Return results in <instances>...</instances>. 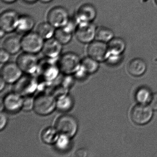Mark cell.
I'll return each mask as SVG.
<instances>
[{"label":"cell","mask_w":157,"mask_h":157,"mask_svg":"<svg viewBox=\"0 0 157 157\" xmlns=\"http://www.w3.org/2000/svg\"><path fill=\"white\" fill-rule=\"evenodd\" d=\"M56 98L52 94L41 93L34 99L33 110L37 114L47 115L56 108Z\"/></svg>","instance_id":"obj_1"},{"label":"cell","mask_w":157,"mask_h":157,"mask_svg":"<svg viewBox=\"0 0 157 157\" xmlns=\"http://www.w3.org/2000/svg\"><path fill=\"white\" fill-rule=\"evenodd\" d=\"M81 59L76 53L68 52L59 57L57 65L59 71L66 75L75 73L81 67Z\"/></svg>","instance_id":"obj_2"},{"label":"cell","mask_w":157,"mask_h":157,"mask_svg":"<svg viewBox=\"0 0 157 157\" xmlns=\"http://www.w3.org/2000/svg\"><path fill=\"white\" fill-rule=\"evenodd\" d=\"M55 127L59 135H64L71 138L77 133L78 125L74 117L71 115L64 114L56 119Z\"/></svg>","instance_id":"obj_3"},{"label":"cell","mask_w":157,"mask_h":157,"mask_svg":"<svg viewBox=\"0 0 157 157\" xmlns=\"http://www.w3.org/2000/svg\"><path fill=\"white\" fill-rule=\"evenodd\" d=\"M70 18L67 9L63 6L51 8L47 13V21L56 28L64 27Z\"/></svg>","instance_id":"obj_4"},{"label":"cell","mask_w":157,"mask_h":157,"mask_svg":"<svg viewBox=\"0 0 157 157\" xmlns=\"http://www.w3.org/2000/svg\"><path fill=\"white\" fill-rule=\"evenodd\" d=\"M44 40L36 33L31 32L21 38V48L24 52L36 54L42 51Z\"/></svg>","instance_id":"obj_5"},{"label":"cell","mask_w":157,"mask_h":157,"mask_svg":"<svg viewBox=\"0 0 157 157\" xmlns=\"http://www.w3.org/2000/svg\"><path fill=\"white\" fill-rule=\"evenodd\" d=\"M39 61L37 71L41 78L46 81L55 79L59 71L57 64H56L52 59L48 58Z\"/></svg>","instance_id":"obj_6"},{"label":"cell","mask_w":157,"mask_h":157,"mask_svg":"<svg viewBox=\"0 0 157 157\" xmlns=\"http://www.w3.org/2000/svg\"><path fill=\"white\" fill-rule=\"evenodd\" d=\"M96 16V8L93 4L90 3H83L80 5L74 15L78 25L93 23Z\"/></svg>","instance_id":"obj_7"},{"label":"cell","mask_w":157,"mask_h":157,"mask_svg":"<svg viewBox=\"0 0 157 157\" xmlns=\"http://www.w3.org/2000/svg\"><path fill=\"white\" fill-rule=\"evenodd\" d=\"M20 15L16 10H8L0 15V28L7 33L16 31Z\"/></svg>","instance_id":"obj_8"},{"label":"cell","mask_w":157,"mask_h":157,"mask_svg":"<svg viewBox=\"0 0 157 157\" xmlns=\"http://www.w3.org/2000/svg\"><path fill=\"white\" fill-rule=\"evenodd\" d=\"M96 28L93 23L78 25L74 35L79 42L88 44L95 40Z\"/></svg>","instance_id":"obj_9"},{"label":"cell","mask_w":157,"mask_h":157,"mask_svg":"<svg viewBox=\"0 0 157 157\" xmlns=\"http://www.w3.org/2000/svg\"><path fill=\"white\" fill-rule=\"evenodd\" d=\"M29 74L21 76L15 82L14 92L22 96L29 95L36 90L37 87V82Z\"/></svg>","instance_id":"obj_10"},{"label":"cell","mask_w":157,"mask_h":157,"mask_svg":"<svg viewBox=\"0 0 157 157\" xmlns=\"http://www.w3.org/2000/svg\"><path fill=\"white\" fill-rule=\"evenodd\" d=\"M153 109L146 104L137 105L133 107L131 111L132 121L138 125H144L148 123L153 116Z\"/></svg>","instance_id":"obj_11"},{"label":"cell","mask_w":157,"mask_h":157,"mask_svg":"<svg viewBox=\"0 0 157 157\" xmlns=\"http://www.w3.org/2000/svg\"><path fill=\"white\" fill-rule=\"evenodd\" d=\"M16 62L22 71L30 74L36 70L39 61L35 54L24 52L19 55Z\"/></svg>","instance_id":"obj_12"},{"label":"cell","mask_w":157,"mask_h":157,"mask_svg":"<svg viewBox=\"0 0 157 157\" xmlns=\"http://www.w3.org/2000/svg\"><path fill=\"white\" fill-rule=\"evenodd\" d=\"M87 52L89 56L98 62L103 61L108 57L109 51L107 44L94 40L88 44Z\"/></svg>","instance_id":"obj_13"},{"label":"cell","mask_w":157,"mask_h":157,"mask_svg":"<svg viewBox=\"0 0 157 157\" xmlns=\"http://www.w3.org/2000/svg\"><path fill=\"white\" fill-rule=\"evenodd\" d=\"M22 72L16 62H7L2 67L1 75L6 82L14 83L21 77Z\"/></svg>","instance_id":"obj_14"},{"label":"cell","mask_w":157,"mask_h":157,"mask_svg":"<svg viewBox=\"0 0 157 157\" xmlns=\"http://www.w3.org/2000/svg\"><path fill=\"white\" fill-rule=\"evenodd\" d=\"M2 100L4 109L9 113H17L22 108L23 98L15 92L8 94Z\"/></svg>","instance_id":"obj_15"},{"label":"cell","mask_w":157,"mask_h":157,"mask_svg":"<svg viewBox=\"0 0 157 157\" xmlns=\"http://www.w3.org/2000/svg\"><path fill=\"white\" fill-rule=\"evenodd\" d=\"M62 49L63 45L54 37H52L44 40L41 51L46 57L54 59L59 56Z\"/></svg>","instance_id":"obj_16"},{"label":"cell","mask_w":157,"mask_h":157,"mask_svg":"<svg viewBox=\"0 0 157 157\" xmlns=\"http://www.w3.org/2000/svg\"><path fill=\"white\" fill-rule=\"evenodd\" d=\"M2 48L10 55L17 54L21 48V38L18 36L11 35L6 37L2 43Z\"/></svg>","instance_id":"obj_17"},{"label":"cell","mask_w":157,"mask_h":157,"mask_svg":"<svg viewBox=\"0 0 157 157\" xmlns=\"http://www.w3.org/2000/svg\"><path fill=\"white\" fill-rule=\"evenodd\" d=\"M35 25L34 19L31 15L28 14L20 15L16 32L20 34H25L33 32Z\"/></svg>","instance_id":"obj_18"},{"label":"cell","mask_w":157,"mask_h":157,"mask_svg":"<svg viewBox=\"0 0 157 157\" xmlns=\"http://www.w3.org/2000/svg\"><path fill=\"white\" fill-rule=\"evenodd\" d=\"M147 65L143 59L136 58L132 59L128 65V72L132 76L140 77L146 72Z\"/></svg>","instance_id":"obj_19"},{"label":"cell","mask_w":157,"mask_h":157,"mask_svg":"<svg viewBox=\"0 0 157 157\" xmlns=\"http://www.w3.org/2000/svg\"><path fill=\"white\" fill-rule=\"evenodd\" d=\"M56 28L48 21L43 22L38 24L36 32L44 40L54 37Z\"/></svg>","instance_id":"obj_20"},{"label":"cell","mask_w":157,"mask_h":157,"mask_svg":"<svg viewBox=\"0 0 157 157\" xmlns=\"http://www.w3.org/2000/svg\"><path fill=\"white\" fill-rule=\"evenodd\" d=\"M107 44L109 51L108 54L121 55L125 48L124 41L118 37H113Z\"/></svg>","instance_id":"obj_21"},{"label":"cell","mask_w":157,"mask_h":157,"mask_svg":"<svg viewBox=\"0 0 157 157\" xmlns=\"http://www.w3.org/2000/svg\"><path fill=\"white\" fill-rule=\"evenodd\" d=\"M59 135L56 128L48 127L43 130L41 137L43 141L46 144H55Z\"/></svg>","instance_id":"obj_22"},{"label":"cell","mask_w":157,"mask_h":157,"mask_svg":"<svg viewBox=\"0 0 157 157\" xmlns=\"http://www.w3.org/2000/svg\"><path fill=\"white\" fill-rule=\"evenodd\" d=\"M113 36V31L107 27L100 26L96 28L95 40L107 44Z\"/></svg>","instance_id":"obj_23"},{"label":"cell","mask_w":157,"mask_h":157,"mask_svg":"<svg viewBox=\"0 0 157 157\" xmlns=\"http://www.w3.org/2000/svg\"><path fill=\"white\" fill-rule=\"evenodd\" d=\"M56 108L61 112L70 111L73 106V100L71 95L66 94L57 98Z\"/></svg>","instance_id":"obj_24"},{"label":"cell","mask_w":157,"mask_h":157,"mask_svg":"<svg viewBox=\"0 0 157 157\" xmlns=\"http://www.w3.org/2000/svg\"><path fill=\"white\" fill-rule=\"evenodd\" d=\"M98 61L88 56L81 59V67L87 73H94L99 68Z\"/></svg>","instance_id":"obj_25"},{"label":"cell","mask_w":157,"mask_h":157,"mask_svg":"<svg viewBox=\"0 0 157 157\" xmlns=\"http://www.w3.org/2000/svg\"><path fill=\"white\" fill-rule=\"evenodd\" d=\"M151 94L150 90L147 87H141L137 90L135 94L136 101L141 104L149 103L151 99Z\"/></svg>","instance_id":"obj_26"},{"label":"cell","mask_w":157,"mask_h":157,"mask_svg":"<svg viewBox=\"0 0 157 157\" xmlns=\"http://www.w3.org/2000/svg\"><path fill=\"white\" fill-rule=\"evenodd\" d=\"M73 33H69L63 28H56L54 37L62 45L68 44L72 40Z\"/></svg>","instance_id":"obj_27"},{"label":"cell","mask_w":157,"mask_h":157,"mask_svg":"<svg viewBox=\"0 0 157 157\" xmlns=\"http://www.w3.org/2000/svg\"><path fill=\"white\" fill-rule=\"evenodd\" d=\"M71 138L64 136L60 135L56 142V147L60 151H66L70 147Z\"/></svg>","instance_id":"obj_28"},{"label":"cell","mask_w":157,"mask_h":157,"mask_svg":"<svg viewBox=\"0 0 157 157\" xmlns=\"http://www.w3.org/2000/svg\"><path fill=\"white\" fill-rule=\"evenodd\" d=\"M34 99L31 96L28 95L25 96L23 98L22 108V109L25 111H31L33 109Z\"/></svg>","instance_id":"obj_29"},{"label":"cell","mask_w":157,"mask_h":157,"mask_svg":"<svg viewBox=\"0 0 157 157\" xmlns=\"http://www.w3.org/2000/svg\"><path fill=\"white\" fill-rule=\"evenodd\" d=\"M10 54L2 48L0 51V61L1 63H5L10 59Z\"/></svg>","instance_id":"obj_30"},{"label":"cell","mask_w":157,"mask_h":157,"mask_svg":"<svg viewBox=\"0 0 157 157\" xmlns=\"http://www.w3.org/2000/svg\"><path fill=\"white\" fill-rule=\"evenodd\" d=\"M0 129L2 130L5 128L8 123L7 116L2 111H1L0 114Z\"/></svg>","instance_id":"obj_31"},{"label":"cell","mask_w":157,"mask_h":157,"mask_svg":"<svg viewBox=\"0 0 157 157\" xmlns=\"http://www.w3.org/2000/svg\"><path fill=\"white\" fill-rule=\"evenodd\" d=\"M149 105L153 110H157V93L152 94Z\"/></svg>","instance_id":"obj_32"},{"label":"cell","mask_w":157,"mask_h":157,"mask_svg":"<svg viewBox=\"0 0 157 157\" xmlns=\"http://www.w3.org/2000/svg\"><path fill=\"white\" fill-rule=\"evenodd\" d=\"M75 154L78 157H86L87 155V151L85 149L81 148L78 149Z\"/></svg>","instance_id":"obj_33"},{"label":"cell","mask_w":157,"mask_h":157,"mask_svg":"<svg viewBox=\"0 0 157 157\" xmlns=\"http://www.w3.org/2000/svg\"><path fill=\"white\" fill-rule=\"evenodd\" d=\"M6 83V82L4 80V79L1 77V78H0V90L1 91H2V90L4 89Z\"/></svg>","instance_id":"obj_34"},{"label":"cell","mask_w":157,"mask_h":157,"mask_svg":"<svg viewBox=\"0 0 157 157\" xmlns=\"http://www.w3.org/2000/svg\"><path fill=\"white\" fill-rule=\"evenodd\" d=\"M18 0H2V1L7 4H12L16 2Z\"/></svg>","instance_id":"obj_35"},{"label":"cell","mask_w":157,"mask_h":157,"mask_svg":"<svg viewBox=\"0 0 157 157\" xmlns=\"http://www.w3.org/2000/svg\"><path fill=\"white\" fill-rule=\"evenodd\" d=\"M39 0H23V1L28 4H33L37 2Z\"/></svg>","instance_id":"obj_36"},{"label":"cell","mask_w":157,"mask_h":157,"mask_svg":"<svg viewBox=\"0 0 157 157\" xmlns=\"http://www.w3.org/2000/svg\"><path fill=\"white\" fill-rule=\"evenodd\" d=\"M53 0H39V1L41 2L42 3H48L53 1Z\"/></svg>","instance_id":"obj_37"},{"label":"cell","mask_w":157,"mask_h":157,"mask_svg":"<svg viewBox=\"0 0 157 157\" xmlns=\"http://www.w3.org/2000/svg\"><path fill=\"white\" fill-rule=\"evenodd\" d=\"M5 34H6V33L3 30L1 29V31H0V36H1V38H2V37H4Z\"/></svg>","instance_id":"obj_38"},{"label":"cell","mask_w":157,"mask_h":157,"mask_svg":"<svg viewBox=\"0 0 157 157\" xmlns=\"http://www.w3.org/2000/svg\"><path fill=\"white\" fill-rule=\"evenodd\" d=\"M155 1H156V3L157 4V0H155Z\"/></svg>","instance_id":"obj_39"}]
</instances>
